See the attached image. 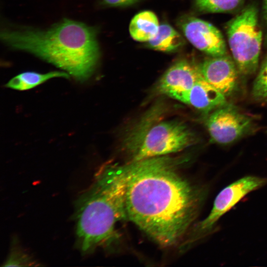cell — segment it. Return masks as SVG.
<instances>
[{"mask_svg":"<svg viewBox=\"0 0 267 267\" xmlns=\"http://www.w3.org/2000/svg\"><path fill=\"white\" fill-rule=\"evenodd\" d=\"M184 160L167 155L124 164L128 220L163 247L181 242L206 196L179 173Z\"/></svg>","mask_w":267,"mask_h":267,"instance_id":"1","label":"cell"},{"mask_svg":"<svg viewBox=\"0 0 267 267\" xmlns=\"http://www.w3.org/2000/svg\"><path fill=\"white\" fill-rule=\"evenodd\" d=\"M95 27L64 19L47 29L4 28L1 41L9 47L28 52L85 81L93 73L100 58Z\"/></svg>","mask_w":267,"mask_h":267,"instance_id":"2","label":"cell"},{"mask_svg":"<svg viewBox=\"0 0 267 267\" xmlns=\"http://www.w3.org/2000/svg\"><path fill=\"white\" fill-rule=\"evenodd\" d=\"M125 166L107 164L95 175L76 204V232L81 251L112 245L118 239L116 224L128 220Z\"/></svg>","mask_w":267,"mask_h":267,"instance_id":"3","label":"cell"},{"mask_svg":"<svg viewBox=\"0 0 267 267\" xmlns=\"http://www.w3.org/2000/svg\"><path fill=\"white\" fill-rule=\"evenodd\" d=\"M195 141L194 134L185 124L165 119L158 106L146 112L128 133L123 147L131 162L179 152Z\"/></svg>","mask_w":267,"mask_h":267,"instance_id":"4","label":"cell"},{"mask_svg":"<svg viewBox=\"0 0 267 267\" xmlns=\"http://www.w3.org/2000/svg\"><path fill=\"white\" fill-rule=\"evenodd\" d=\"M226 33L238 71L244 75L254 73L258 66L263 39L256 6L248 5L232 18L226 26Z\"/></svg>","mask_w":267,"mask_h":267,"instance_id":"5","label":"cell"},{"mask_svg":"<svg viewBox=\"0 0 267 267\" xmlns=\"http://www.w3.org/2000/svg\"><path fill=\"white\" fill-rule=\"evenodd\" d=\"M267 184V178L249 176L243 177L223 188L216 196L207 217L188 230L181 243V251H186L214 230L220 219L245 196Z\"/></svg>","mask_w":267,"mask_h":267,"instance_id":"6","label":"cell"},{"mask_svg":"<svg viewBox=\"0 0 267 267\" xmlns=\"http://www.w3.org/2000/svg\"><path fill=\"white\" fill-rule=\"evenodd\" d=\"M205 124L214 142L227 144L244 134L250 127L251 120L233 106L224 104L209 115Z\"/></svg>","mask_w":267,"mask_h":267,"instance_id":"7","label":"cell"},{"mask_svg":"<svg viewBox=\"0 0 267 267\" xmlns=\"http://www.w3.org/2000/svg\"><path fill=\"white\" fill-rule=\"evenodd\" d=\"M180 27L186 39L199 50L210 56L226 54V45L222 34L210 23L188 17L180 21Z\"/></svg>","mask_w":267,"mask_h":267,"instance_id":"8","label":"cell"},{"mask_svg":"<svg viewBox=\"0 0 267 267\" xmlns=\"http://www.w3.org/2000/svg\"><path fill=\"white\" fill-rule=\"evenodd\" d=\"M199 67L203 78L225 96L235 89L238 70L233 59L229 56H211Z\"/></svg>","mask_w":267,"mask_h":267,"instance_id":"9","label":"cell"},{"mask_svg":"<svg viewBox=\"0 0 267 267\" xmlns=\"http://www.w3.org/2000/svg\"><path fill=\"white\" fill-rule=\"evenodd\" d=\"M203 78L199 65L182 59L175 62L162 76L157 85L159 93L169 94L190 89Z\"/></svg>","mask_w":267,"mask_h":267,"instance_id":"10","label":"cell"},{"mask_svg":"<svg viewBox=\"0 0 267 267\" xmlns=\"http://www.w3.org/2000/svg\"><path fill=\"white\" fill-rule=\"evenodd\" d=\"M168 96L207 113L226 102L225 95L203 77L190 89L173 92Z\"/></svg>","mask_w":267,"mask_h":267,"instance_id":"11","label":"cell"},{"mask_svg":"<svg viewBox=\"0 0 267 267\" xmlns=\"http://www.w3.org/2000/svg\"><path fill=\"white\" fill-rule=\"evenodd\" d=\"M159 26L157 17L153 12L144 11L132 19L129 31L134 40L148 42L156 35Z\"/></svg>","mask_w":267,"mask_h":267,"instance_id":"12","label":"cell"},{"mask_svg":"<svg viewBox=\"0 0 267 267\" xmlns=\"http://www.w3.org/2000/svg\"><path fill=\"white\" fill-rule=\"evenodd\" d=\"M69 76L67 72L59 71L46 73L27 71L12 78L5 85V87L15 90H26L36 87L52 78H69Z\"/></svg>","mask_w":267,"mask_h":267,"instance_id":"13","label":"cell"},{"mask_svg":"<svg viewBox=\"0 0 267 267\" xmlns=\"http://www.w3.org/2000/svg\"><path fill=\"white\" fill-rule=\"evenodd\" d=\"M184 40L181 36L170 25L159 26L156 35L148 42V45L155 50L171 52L181 47Z\"/></svg>","mask_w":267,"mask_h":267,"instance_id":"14","label":"cell"},{"mask_svg":"<svg viewBox=\"0 0 267 267\" xmlns=\"http://www.w3.org/2000/svg\"><path fill=\"white\" fill-rule=\"evenodd\" d=\"M245 0H195L198 9L206 13H226L238 8Z\"/></svg>","mask_w":267,"mask_h":267,"instance_id":"15","label":"cell"},{"mask_svg":"<svg viewBox=\"0 0 267 267\" xmlns=\"http://www.w3.org/2000/svg\"><path fill=\"white\" fill-rule=\"evenodd\" d=\"M35 263L28 254L15 244L11 248L3 266H37Z\"/></svg>","mask_w":267,"mask_h":267,"instance_id":"16","label":"cell"},{"mask_svg":"<svg viewBox=\"0 0 267 267\" xmlns=\"http://www.w3.org/2000/svg\"><path fill=\"white\" fill-rule=\"evenodd\" d=\"M253 94L257 99L267 98V58L262 64L254 82Z\"/></svg>","mask_w":267,"mask_h":267,"instance_id":"17","label":"cell"},{"mask_svg":"<svg viewBox=\"0 0 267 267\" xmlns=\"http://www.w3.org/2000/svg\"><path fill=\"white\" fill-rule=\"evenodd\" d=\"M138 0H101L104 5L110 6H124L131 5Z\"/></svg>","mask_w":267,"mask_h":267,"instance_id":"18","label":"cell"},{"mask_svg":"<svg viewBox=\"0 0 267 267\" xmlns=\"http://www.w3.org/2000/svg\"><path fill=\"white\" fill-rule=\"evenodd\" d=\"M263 15L264 19L267 24V0H263Z\"/></svg>","mask_w":267,"mask_h":267,"instance_id":"19","label":"cell"}]
</instances>
